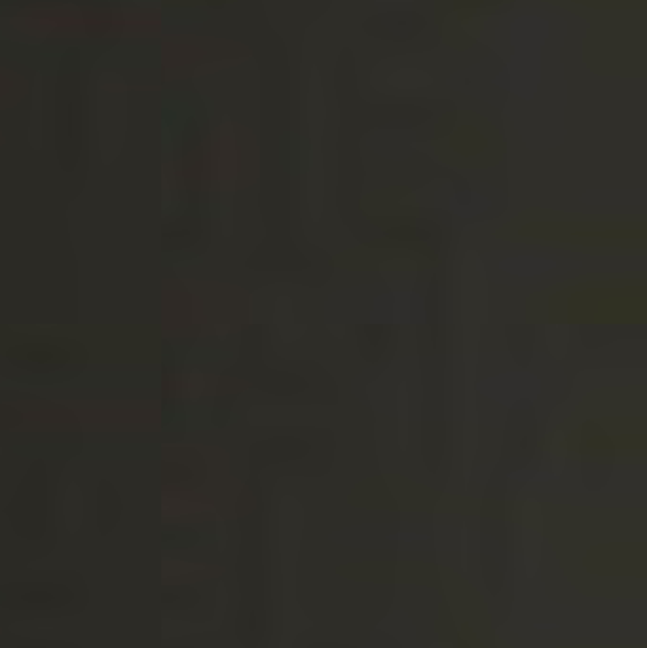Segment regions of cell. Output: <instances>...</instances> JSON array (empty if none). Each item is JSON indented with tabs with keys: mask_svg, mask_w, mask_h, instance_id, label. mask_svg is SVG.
<instances>
[{
	"mask_svg": "<svg viewBox=\"0 0 647 648\" xmlns=\"http://www.w3.org/2000/svg\"><path fill=\"white\" fill-rule=\"evenodd\" d=\"M10 25L40 40L61 38H154L162 35V16L152 8H88L38 2L19 10Z\"/></svg>",
	"mask_w": 647,
	"mask_h": 648,
	"instance_id": "cell-1",
	"label": "cell"
},
{
	"mask_svg": "<svg viewBox=\"0 0 647 648\" xmlns=\"http://www.w3.org/2000/svg\"><path fill=\"white\" fill-rule=\"evenodd\" d=\"M249 55L247 48L221 38L173 35L162 38V76L166 82L190 80L236 65Z\"/></svg>",
	"mask_w": 647,
	"mask_h": 648,
	"instance_id": "cell-2",
	"label": "cell"
},
{
	"mask_svg": "<svg viewBox=\"0 0 647 648\" xmlns=\"http://www.w3.org/2000/svg\"><path fill=\"white\" fill-rule=\"evenodd\" d=\"M29 93V80L19 72L0 67V110L16 107Z\"/></svg>",
	"mask_w": 647,
	"mask_h": 648,
	"instance_id": "cell-3",
	"label": "cell"
}]
</instances>
